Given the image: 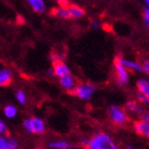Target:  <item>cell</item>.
Masks as SVG:
<instances>
[{
  "label": "cell",
  "mask_w": 149,
  "mask_h": 149,
  "mask_svg": "<svg viewBox=\"0 0 149 149\" xmlns=\"http://www.w3.org/2000/svg\"><path fill=\"white\" fill-rule=\"evenodd\" d=\"M86 149H119L112 138L105 133H98L89 139Z\"/></svg>",
  "instance_id": "1"
},
{
  "label": "cell",
  "mask_w": 149,
  "mask_h": 149,
  "mask_svg": "<svg viewBox=\"0 0 149 149\" xmlns=\"http://www.w3.org/2000/svg\"><path fill=\"white\" fill-rule=\"evenodd\" d=\"M23 126L28 133L30 134L40 135V134H44L46 130L45 121L38 117H30V118L25 119L23 122Z\"/></svg>",
  "instance_id": "2"
},
{
  "label": "cell",
  "mask_w": 149,
  "mask_h": 149,
  "mask_svg": "<svg viewBox=\"0 0 149 149\" xmlns=\"http://www.w3.org/2000/svg\"><path fill=\"white\" fill-rule=\"evenodd\" d=\"M95 91V87L93 86L90 83H81L78 84L76 88L74 89L72 92V94H74V96H77L80 100H88L92 97L93 93Z\"/></svg>",
  "instance_id": "3"
},
{
  "label": "cell",
  "mask_w": 149,
  "mask_h": 149,
  "mask_svg": "<svg viewBox=\"0 0 149 149\" xmlns=\"http://www.w3.org/2000/svg\"><path fill=\"white\" fill-rule=\"evenodd\" d=\"M108 114L113 123L117 125H123L127 122V114L123 109L119 108L118 106H111L108 110Z\"/></svg>",
  "instance_id": "4"
},
{
  "label": "cell",
  "mask_w": 149,
  "mask_h": 149,
  "mask_svg": "<svg viewBox=\"0 0 149 149\" xmlns=\"http://www.w3.org/2000/svg\"><path fill=\"white\" fill-rule=\"evenodd\" d=\"M115 62L121 64L123 68H125L127 70H133V72H143L142 64H140V63L136 62V61H133V60L124 59V58H122V57H120V56H118V57H116V58H115Z\"/></svg>",
  "instance_id": "5"
},
{
  "label": "cell",
  "mask_w": 149,
  "mask_h": 149,
  "mask_svg": "<svg viewBox=\"0 0 149 149\" xmlns=\"http://www.w3.org/2000/svg\"><path fill=\"white\" fill-rule=\"evenodd\" d=\"M115 68V72H116V79L120 85H125L128 83L130 80V72L126 70L125 68H123L121 64L115 62L114 64Z\"/></svg>",
  "instance_id": "6"
},
{
  "label": "cell",
  "mask_w": 149,
  "mask_h": 149,
  "mask_svg": "<svg viewBox=\"0 0 149 149\" xmlns=\"http://www.w3.org/2000/svg\"><path fill=\"white\" fill-rule=\"evenodd\" d=\"M59 83H60V86L63 89L68 91H72L76 86H77V79L72 76V74H68L63 76V77L59 78Z\"/></svg>",
  "instance_id": "7"
},
{
  "label": "cell",
  "mask_w": 149,
  "mask_h": 149,
  "mask_svg": "<svg viewBox=\"0 0 149 149\" xmlns=\"http://www.w3.org/2000/svg\"><path fill=\"white\" fill-rule=\"evenodd\" d=\"M53 72H54V76L58 78H61L63 76L68 74H70V68L68 66L66 63H64L62 60L60 61H57V62H54L53 63Z\"/></svg>",
  "instance_id": "8"
},
{
  "label": "cell",
  "mask_w": 149,
  "mask_h": 149,
  "mask_svg": "<svg viewBox=\"0 0 149 149\" xmlns=\"http://www.w3.org/2000/svg\"><path fill=\"white\" fill-rule=\"evenodd\" d=\"M18 142L10 136H0V149H18Z\"/></svg>",
  "instance_id": "9"
},
{
  "label": "cell",
  "mask_w": 149,
  "mask_h": 149,
  "mask_svg": "<svg viewBox=\"0 0 149 149\" xmlns=\"http://www.w3.org/2000/svg\"><path fill=\"white\" fill-rule=\"evenodd\" d=\"M134 130L140 136L149 138V123L144 120H137L134 123Z\"/></svg>",
  "instance_id": "10"
},
{
  "label": "cell",
  "mask_w": 149,
  "mask_h": 149,
  "mask_svg": "<svg viewBox=\"0 0 149 149\" xmlns=\"http://www.w3.org/2000/svg\"><path fill=\"white\" fill-rule=\"evenodd\" d=\"M13 80V72L12 70L7 68H1L0 70V86L6 87L12 83Z\"/></svg>",
  "instance_id": "11"
},
{
  "label": "cell",
  "mask_w": 149,
  "mask_h": 149,
  "mask_svg": "<svg viewBox=\"0 0 149 149\" xmlns=\"http://www.w3.org/2000/svg\"><path fill=\"white\" fill-rule=\"evenodd\" d=\"M137 88L139 93L142 95L149 97V80L145 78H141L137 81Z\"/></svg>",
  "instance_id": "12"
},
{
  "label": "cell",
  "mask_w": 149,
  "mask_h": 149,
  "mask_svg": "<svg viewBox=\"0 0 149 149\" xmlns=\"http://www.w3.org/2000/svg\"><path fill=\"white\" fill-rule=\"evenodd\" d=\"M68 10L70 19H80L83 18L85 15V10L78 5H68Z\"/></svg>",
  "instance_id": "13"
},
{
  "label": "cell",
  "mask_w": 149,
  "mask_h": 149,
  "mask_svg": "<svg viewBox=\"0 0 149 149\" xmlns=\"http://www.w3.org/2000/svg\"><path fill=\"white\" fill-rule=\"evenodd\" d=\"M49 147L52 149H70L74 145L66 140H56L49 143Z\"/></svg>",
  "instance_id": "14"
},
{
  "label": "cell",
  "mask_w": 149,
  "mask_h": 149,
  "mask_svg": "<svg viewBox=\"0 0 149 149\" xmlns=\"http://www.w3.org/2000/svg\"><path fill=\"white\" fill-rule=\"evenodd\" d=\"M35 13H42L46 9V4L44 0H26Z\"/></svg>",
  "instance_id": "15"
},
{
  "label": "cell",
  "mask_w": 149,
  "mask_h": 149,
  "mask_svg": "<svg viewBox=\"0 0 149 149\" xmlns=\"http://www.w3.org/2000/svg\"><path fill=\"white\" fill-rule=\"evenodd\" d=\"M125 109L127 110L128 112H130V113H133V114H140L141 115L143 113L141 107H140L136 102H134V100H128V102H126Z\"/></svg>",
  "instance_id": "16"
},
{
  "label": "cell",
  "mask_w": 149,
  "mask_h": 149,
  "mask_svg": "<svg viewBox=\"0 0 149 149\" xmlns=\"http://www.w3.org/2000/svg\"><path fill=\"white\" fill-rule=\"evenodd\" d=\"M53 15L58 18L61 19H70V14H68V7L66 6H60V7H56L53 10Z\"/></svg>",
  "instance_id": "17"
},
{
  "label": "cell",
  "mask_w": 149,
  "mask_h": 149,
  "mask_svg": "<svg viewBox=\"0 0 149 149\" xmlns=\"http://www.w3.org/2000/svg\"><path fill=\"white\" fill-rule=\"evenodd\" d=\"M3 113H4L6 118L13 119L18 114V109L13 105H7V106H5L4 109H3Z\"/></svg>",
  "instance_id": "18"
},
{
  "label": "cell",
  "mask_w": 149,
  "mask_h": 149,
  "mask_svg": "<svg viewBox=\"0 0 149 149\" xmlns=\"http://www.w3.org/2000/svg\"><path fill=\"white\" fill-rule=\"evenodd\" d=\"M16 98L19 102V104H21V105H25L26 100H27V98H26V94L22 90H19L18 92L16 93Z\"/></svg>",
  "instance_id": "19"
},
{
  "label": "cell",
  "mask_w": 149,
  "mask_h": 149,
  "mask_svg": "<svg viewBox=\"0 0 149 149\" xmlns=\"http://www.w3.org/2000/svg\"><path fill=\"white\" fill-rule=\"evenodd\" d=\"M143 20L147 27H149V7H145L143 9Z\"/></svg>",
  "instance_id": "20"
},
{
  "label": "cell",
  "mask_w": 149,
  "mask_h": 149,
  "mask_svg": "<svg viewBox=\"0 0 149 149\" xmlns=\"http://www.w3.org/2000/svg\"><path fill=\"white\" fill-rule=\"evenodd\" d=\"M138 100H140V102H142L143 105H145V106H148L149 107V97H147V96H144V95H142L141 93H138Z\"/></svg>",
  "instance_id": "21"
},
{
  "label": "cell",
  "mask_w": 149,
  "mask_h": 149,
  "mask_svg": "<svg viewBox=\"0 0 149 149\" xmlns=\"http://www.w3.org/2000/svg\"><path fill=\"white\" fill-rule=\"evenodd\" d=\"M142 68H143V72H144L147 76H149V59L145 60L144 62L142 63Z\"/></svg>",
  "instance_id": "22"
},
{
  "label": "cell",
  "mask_w": 149,
  "mask_h": 149,
  "mask_svg": "<svg viewBox=\"0 0 149 149\" xmlns=\"http://www.w3.org/2000/svg\"><path fill=\"white\" fill-rule=\"evenodd\" d=\"M7 132V127L6 125H5V123L3 122L1 119H0V136L4 135L5 133Z\"/></svg>",
  "instance_id": "23"
},
{
  "label": "cell",
  "mask_w": 149,
  "mask_h": 149,
  "mask_svg": "<svg viewBox=\"0 0 149 149\" xmlns=\"http://www.w3.org/2000/svg\"><path fill=\"white\" fill-rule=\"evenodd\" d=\"M140 117H141V120H144V121H146V122H148L149 123V111H147V112H143L142 114L140 115Z\"/></svg>",
  "instance_id": "24"
},
{
  "label": "cell",
  "mask_w": 149,
  "mask_h": 149,
  "mask_svg": "<svg viewBox=\"0 0 149 149\" xmlns=\"http://www.w3.org/2000/svg\"><path fill=\"white\" fill-rule=\"evenodd\" d=\"M91 27H92L93 29H97V28L100 27V24H98V22L96 21V20H93V21L91 22Z\"/></svg>",
  "instance_id": "25"
},
{
  "label": "cell",
  "mask_w": 149,
  "mask_h": 149,
  "mask_svg": "<svg viewBox=\"0 0 149 149\" xmlns=\"http://www.w3.org/2000/svg\"><path fill=\"white\" fill-rule=\"evenodd\" d=\"M56 2H58L61 4V6H66V4L68 3V0H55Z\"/></svg>",
  "instance_id": "26"
},
{
  "label": "cell",
  "mask_w": 149,
  "mask_h": 149,
  "mask_svg": "<svg viewBox=\"0 0 149 149\" xmlns=\"http://www.w3.org/2000/svg\"><path fill=\"white\" fill-rule=\"evenodd\" d=\"M88 143H89V139H84V140H82L81 144H82V146H84L85 148H87V146H88Z\"/></svg>",
  "instance_id": "27"
},
{
  "label": "cell",
  "mask_w": 149,
  "mask_h": 149,
  "mask_svg": "<svg viewBox=\"0 0 149 149\" xmlns=\"http://www.w3.org/2000/svg\"><path fill=\"white\" fill-rule=\"evenodd\" d=\"M48 74H49V76H54L53 70H48Z\"/></svg>",
  "instance_id": "28"
},
{
  "label": "cell",
  "mask_w": 149,
  "mask_h": 149,
  "mask_svg": "<svg viewBox=\"0 0 149 149\" xmlns=\"http://www.w3.org/2000/svg\"><path fill=\"white\" fill-rule=\"evenodd\" d=\"M144 1H145V3H146V6L149 7V0H144Z\"/></svg>",
  "instance_id": "29"
},
{
  "label": "cell",
  "mask_w": 149,
  "mask_h": 149,
  "mask_svg": "<svg viewBox=\"0 0 149 149\" xmlns=\"http://www.w3.org/2000/svg\"><path fill=\"white\" fill-rule=\"evenodd\" d=\"M125 149H135V148H133L132 146H128V145H127V146L125 147Z\"/></svg>",
  "instance_id": "30"
},
{
  "label": "cell",
  "mask_w": 149,
  "mask_h": 149,
  "mask_svg": "<svg viewBox=\"0 0 149 149\" xmlns=\"http://www.w3.org/2000/svg\"><path fill=\"white\" fill-rule=\"evenodd\" d=\"M36 149H42V148H36Z\"/></svg>",
  "instance_id": "31"
}]
</instances>
